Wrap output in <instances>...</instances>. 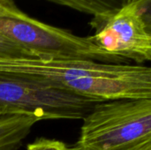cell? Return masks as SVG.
<instances>
[{"label":"cell","mask_w":151,"mask_h":150,"mask_svg":"<svg viewBox=\"0 0 151 150\" xmlns=\"http://www.w3.org/2000/svg\"><path fill=\"white\" fill-rule=\"evenodd\" d=\"M0 75L61 90L95 103L151 99V69L90 60L0 58Z\"/></svg>","instance_id":"1"},{"label":"cell","mask_w":151,"mask_h":150,"mask_svg":"<svg viewBox=\"0 0 151 150\" xmlns=\"http://www.w3.org/2000/svg\"><path fill=\"white\" fill-rule=\"evenodd\" d=\"M151 0H135L111 14L95 27L93 42L105 53L133 60H151Z\"/></svg>","instance_id":"5"},{"label":"cell","mask_w":151,"mask_h":150,"mask_svg":"<svg viewBox=\"0 0 151 150\" xmlns=\"http://www.w3.org/2000/svg\"><path fill=\"white\" fill-rule=\"evenodd\" d=\"M7 115H12V114H8V113L3 112V111H0V118H3V117H4V116H7Z\"/></svg>","instance_id":"11"},{"label":"cell","mask_w":151,"mask_h":150,"mask_svg":"<svg viewBox=\"0 0 151 150\" xmlns=\"http://www.w3.org/2000/svg\"><path fill=\"white\" fill-rule=\"evenodd\" d=\"M95 102L65 91L0 75V111L45 119H82Z\"/></svg>","instance_id":"4"},{"label":"cell","mask_w":151,"mask_h":150,"mask_svg":"<svg viewBox=\"0 0 151 150\" xmlns=\"http://www.w3.org/2000/svg\"><path fill=\"white\" fill-rule=\"evenodd\" d=\"M59 5L70 7L81 12L92 15L90 22L95 28L111 14L126 5L129 0H47Z\"/></svg>","instance_id":"7"},{"label":"cell","mask_w":151,"mask_h":150,"mask_svg":"<svg viewBox=\"0 0 151 150\" xmlns=\"http://www.w3.org/2000/svg\"><path fill=\"white\" fill-rule=\"evenodd\" d=\"M25 14L12 0H0V17H19Z\"/></svg>","instance_id":"10"},{"label":"cell","mask_w":151,"mask_h":150,"mask_svg":"<svg viewBox=\"0 0 151 150\" xmlns=\"http://www.w3.org/2000/svg\"><path fill=\"white\" fill-rule=\"evenodd\" d=\"M71 150H151V99L96 103Z\"/></svg>","instance_id":"2"},{"label":"cell","mask_w":151,"mask_h":150,"mask_svg":"<svg viewBox=\"0 0 151 150\" xmlns=\"http://www.w3.org/2000/svg\"><path fill=\"white\" fill-rule=\"evenodd\" d=\"M37 58L0 33V58Z\"/></svg>","instance_id":"8"},{"label":"cell","mask_w":151,"mask_h":150,"mask_svg":"<svg viewBox=\"0 0 151 150\" xmlns=\"http://www.w3.org/2000/svg\"><path fill=\"white\" fill-rule=\"evenodd\" d=\"M132 1H135V0H129V2H132ZM129 2H128V3H129Z\"/></svg>","instance_id":"12"},{"label":"cell","mask_w":151,"mask_h":150,"mask_svg":"<svg viewBox=\"0 0 151 150\" xmlns=\"http://www.w3.org/2000/svg\"><path fill=\"white\" fill-rule=\"evenodd\" d=\"M0 33L37 58L90 60L123 64L125 60L102 50L88 37H81L26 13L19 17H0Z\"/></svg>","instance_id":"3"},{"label":"cell","mask_w":151,"mask_h":150,"mask_svg":"<svg viewBox=\"0 0 151 150\" xmlns=\"http://www.w3.org/2000/svg\"><path fill=\"white\" fill-rule=\"evenodd\" d=\"M27 150H71L63 141L40 138L27 145Z\"/></svg>","instance_id":"9"},{"label":"cell","mask_w":151,"mask_h":150,"mask_svg":"<svg viewBox=\"0 0 151 150\" xmlns=\"http://www.w3.org/2000/svg\"><path fill=\"white\" fill-rule=\"evenodd\" d=\"M39 121L29 115L12 114L0 118V150H19Z\"/></svg>","instance_id":"6"}]
</instances>
